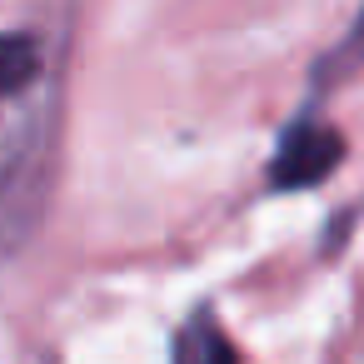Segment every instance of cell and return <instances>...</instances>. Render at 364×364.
Returning a JSON list of instances; mask_svg holds the SVG:
<instances>
[{"label": "cell", "instance_id": "6da1fadb", "mask_svg": "<svg viewBox=\"0 0 364 364\" xmlns=\"http://www.w3.org/2000/svg\"><path fill=\"white\" fill-rule=\"evenodd\" d=\"M334 160V140L319 130H294L284 140V155L274 160V180L279 185H304L314 175H324V165Z\"/></svg>", "mask_w": 364, "mask_h": 364}, {"label": "cell", "instance_id": "7a4b0ae2", "mask_svg": "<svg viewBox=\"0 0 364 364\" xmlns=\"http://www.w3.org/2000/svg\"><path fill=\"white\" fill-rule=\"evenodd\" d=\"M175 364H235V349L230 339L215 329V319H190L175 339Z\"/></svg>", "mask_w": 364, "mask_h": 364}, {"label": "cell", "instance_id": "3957f363", "mask_svg": "<svg viewBox=\"0 0 364 364\" xmlns=\"http://www.w3.org/2000/svg\"><path fill=\"white\" fill-rule=\"evenodd\" d=\"M41 70V55L26 36H0V100L16 95L21 85H31Z\"/></svg>", "mask_w": 364, "mask_h": 364}]
</instances>
